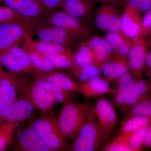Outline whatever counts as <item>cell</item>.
I'll use <instances>...</instances> for the list:
<instances>
[{"label": "cell", "instance_id": "cell-1", "mask_svg": "<svg viewBox=\"0 0 151 151\" xmlns=\"http://www.w3.org/2000/svg\"><path fill=\"white\" fill-rule=\"evenodd\" d=\"M91 106L90 102H76L71 98L63 103L57 120L60 129L67 140L73 141L77 137Z\"/></svg>", "mask_w": 151, "mask_h": 151}, {"label": "cell", "instance_id": "cell-2", "mask_svg": "<svg viewBox=\"0 0 151 151\" xmlns=\"http://www.w3.org/2000/svg\"><path fill=\"white\" fill-rule=\"evenodd\" d=\"M108 141L97 122L94 106H92L78 135L67 151H98L102 149Z\"/></svg>", "mask_w": 151, "mask_h": 151}, {"label": "cell", "instance_id": "cell-3", "mask_svg": "<svg viewBox=\"0 0 151 151\" xmlns=\"http://www.w3.org/2000/svg\"><path fill=\"white\" fill-rule=\"evenodd\" d=\"M50 151L67 150L69 144L60 129L57 117L51 110L41 111L31 126Z\"/></svg>", "mask_w": 151, "mask_h": 151}, {"label": "cell", "instance_id": "cell-4", "mask_svg": "<svg viewBox=\"0 0 151 151\" xmlns=\"http://www.w3.org/2000/svg\"><path fill=\"white\" fill-rule=\"evenodd\" d=\"M29 24L33 33L37 36L40 40L68 47L78 43L85 38L49 24L43 19L31 21Z\"/></svg>", "mask_w": 151, "mask_h": 151}, {"label": "cell", "instance_id": "cell-5", "mask_svg": "<svg viewBox=\"0 0 151 151\" xmlns=\"http://www.w3.org/2000/svg\"><path fill=\"white\" fill-rule=\"evenodd\" d=\"M44 20L83 37L94 35L93 25L69 14L65 11L55 10L49 13Z\"/></svg>", "mask_w": 151, "mask_h": 151}, {"label": "cell", "instance_id": "cell-6", "mask_svg": "<svg viewBox=\"0 0 151 151\" xmlns=\"http://www.w3.org/2000/svg\"><path fill=\"white\" fill-rule=\"evenodd\" d=\"M29 22L0 24V53L7 51L26 39L32 36L33 33Z\"/></svg>", "mask_w": 151, "mask_h": 151}, {"label": "cell", "instance_id": "cell-7", "mask_svg": "<svg viewBox=\"0 0 151 151\" xmlns=\"http://www.w3.org/2000/svg\"><path fill=\"white\" fill-rule=\"evenodd\" d=\"M122 13L116 5L105 3L96 10L94 24L107 33L120 32Z\"/></svg>", "mask_w": 151, "mask_h": 151}, {"label": "cell", "instance_id": "cell-8", "mask_svg": "<svg viewBox=\"0 0 151 151\" xmlns=\"http://www.w3.org/2000/svg\"><path fill=\"white\" fill-rule=\"evenodd\" d=\"M94 109L98 124L108 140L116 130L119 121L115 106L107 98L101 97L96 101Z\"/></svg>", "mask_w": 151, "mask_h": 151}, {"label": "cell", "instance_id": "cell-9", "mask_svg": "<svg viewBox=\"0 0 151 151\" xmlns=\"http://www.w3.org/2000/svg\"><path fill=\"white\" fill-rule=\"evenodd\" d=\"M20 91L34 108L41 111L51 110L56 103L55 98L51 93L31 83L29 84L24 78L22 79Z\"/></svg>", "mask_w": 151, "mask_h": 151}, {"label": "cell", "instance_id": "cell-10", "mask_svg": "<svg viewBox=\"0 0 151 151\" xmlns=\"http://www.w3.org/2000/svg\"><path fill=\"white\" fill-rule=\"evenodd\" d=\"M22 78L3 70L0 75V111L15 102Z\"/></svg>", "mask_w": 151, "mask_h": 151}, {"label": "cell", "instance_id": "cell-11", "mask_svg": "<svg viewBox=\"0 0 151 151\" xmlns=\"http://www.w3.org/2000/svg\"><path fill=\"white\" fill-rule=\"evenodd\" d=\"M0 4L14 10L30 21L45 18L48 14L37 0H0Z\"/></svg>", "mask_w": 151, "mask_h": 151}, {"label": "cell", "instance_id": "cell-12", "mask_svg": "<svg viewBox=\"0 0 151 151\" xmlns=\"http://www.w3.org/2000/svg\"><path fill=\"white\" fill-rule=\"evenodd\" d=\"M149 42L141 37L135 38L132 40V44L127 57L130 71L138 79L142 78L144 62L147 52Z\"/></svg>", "mask_w": 151, "mask_h": 151}, {"label": "cell", "instance_id": "cell-13", "mask_svg": "<svg viewBox=\"0 0 151 151\" xmlns=\"http://www.w3.org/2000/svg\"><path fill=\"white\" fill-rule=\"evenodd\" d=\"M95 6L93 0H64L61 8L72 16L93 25Z\"/></svg>", "mask_w": 151, "mask_h": 151}, {"label": "cell", "instance_id": "cell-14", "mask_svg": "<svg viewBox=\"0 0 151 151\" xmlns=\"http://www.w3.org/2000/svg\"><path fill=\"white\" fill-rule=\"evenodd\" d=\"M139 80L129 71L119 76L112 82V103L119 109L124 104L132 88Z\"/></svg>", "mask_w": 151, "mask_h": 151}, {"label": "cell", "instance_id": "cell-15", "mask_svg": "<svg viewBox=\"0 0 151 151\" xmlns=\"http://www.w3.org/2000/svg\"><path fill=\"white\" fill-rule=\"evenodd\" d=\"M34 108L25 99L17 100L0 111V124L7 122L17 123L27 120L32 115Z\"/></svg>", "mask_w": 151, "mask_h": 151}, {"label": "cell", "instance_id": "cell-16", "mask_svg": "<svg viewBox=\"0 0 151 151\" xmlns=\"http://www.w3.org/2000/svg\"><path fill=\"white\" fill-rule=\"evenodd\" d=\"M16 147L19 151H50L37 132L31 126L25 128L20 132Z\"/></svg>", "mask_w": 151, "mask_h": 151}, {"label": "cell", "instance_id": "cell-17", "mask_svg": "<svg viewBox=\"0 0 151 151\" xmlns=\"http://www.w3.org/2000/svg\"><path fill=\"white\" fill-rule=\"evenodd\" d=\"M35 79H41L50 82L69 93L78 91L79 84L66 74L58 70L41 72L36 70L32 73Z\"/></svg>", "mask_w": 151, "mask_h": 151}, {"label": "cell", "instance_id": "cell-18", "mask_svg": "<svg viewBox=\"0 0 151 151\" xmlns=\"http://www.w3.org/2000/svg\"><path fill=\"white\" fill-rule=\"evenodd\" d=\"M23 47L37 52L48 57L58 54H65L74 56V52L68 47L42 40L35 41L32 36L24 41Z\"/></svg>", "mask_w": 151, "mask_h": 151}, {"label": "cell", "instance_id": "cell-19", "mask_svg": "<svg viewBox=\"0 0 151 151\" xmlns=\"http://www.w3.org/2000/svg\"><path fill=\"white\" fill-rule=\"evenodd\" d=\"M83 40L94 52L96 64L99 67L115 55L109 42L103 37L92 35Z\"/></svg>", "mask_w": 151, "mask_h": 151}, {"label": "cell", "instance_id": "cell-20", "mask_svg": "<svg viewBox=\"0 0 151 151\" xmlns=\"http://www.w3.org/2000/svg\"><path fill=\"white\" fill-rule=\"evenodd\" d=\"M142 21L141 14L125 7L122 15L121 32L131 40L140 37Z\"/></svg>", "mask_w": 151, "mask_h": 151}, {"label": "cell", "instance_id": "cell-21", "mask_svg": "<svg viewBox=\"0 0 151 151\" xmlns=\"http://www.w3.org/2000/svg\"><path fill=\"white\" fill-rule=\"evenodd\" d=\"M110 82L100 76L94 77L79 84L78 91L87 97H95L112 93Z\"/></svg>", "mask_w": 151, "mask_h": 151}, {"label": "cell", "instance_id": "cell-22", "mask_svg": "<svg viewBox=\"0 0 151 151\" xmlns=\"http://www.w3.org/2000/svg\"><path fill=\"white\" fill-rule=\"evenodd\" d=\"M151 81L142 78H140L135 83L119 110L123 113L127 112L143 99L151 95Z\"/></svg>", "mask_w": 151, "mask_h": 151}, {"label": "cell", "instance_id": "cell-23", "mask_svg": "<svg viewBox=\"0 0 151 151\" xmlns=\"http://www.w3.org/2000/svg\"><path fill=\"white\" fill-rule=\"evenodd\" d=\"M101 74L109 82L129 71L127 59L114 55L100 66Z\"/></svg>", "mask_w": 151, "mask_h": 151}, {"label": "cell", "instance_id": "cell-24", "mask_svg": "<svg viewBox=\"0 0 151 151\" xmlns=\"http://www.w3.org/2000/svg\"><path fill=\"white\" fill-rule=\"evenodd\" d=\"M103 37L109 42L115 55L127 59L132 44L131 40L121 32L107 33Z\"/></svg>", "mask_w": 151, "mask_h": 151}, {"label": "cell", "instance_id": "cell-25", "mask_svg": "<svg viewBox=\"0 0 151 151\" xmlns=\"http://www.w3.org/2000/svg\"><path fill=\"white\" fill-rule=\"evenodd\" d=\"M149 127H145L137 131L119 133L113 139L126 145L133 151H141Z\"/></svg>", "mask_w": 151, "mask_h": 151}, {"label": "cell", "instance_id": "cell-26", "mask_svg": "<svg viewBox=\"0 0 151 151\" xmlns=\"http://www.w3.org/2000/svg\"><path fill=\"white\" fill-rule=\"evenodd\" d=\"M70 71V75L80 84L102 75L100 67L93 64L76 65Z\"/></svg>", "mask_w": 151, "mask_h": 151}, {"label": "cell", "instance_id": "cell-27", "mask_svg": "<svg viewBox=\"0 0 151 151\" xmlns=\"http://www.w3.org/2000/svg\"><path fill=\"white\" fill-rule=\"evenodd\" d=\"M151 125V116L127 117L121 122L119 133L137 131Z\"/></svg>", "mask_w": 151, "mask_h": 151}, {"label": "cell", "instance_id": "cell-28", "mask_svg": "<svg viewBox=\"0 0 151 151\" xmlns=\"http://www.w3.org/2000/svg\"><path fill=\"white\" fill-rule=\"evenodd\" d=\"M31 83L51 93L57 103L63 104L65 101L71 98L73 95L72 93L64 91L54 84L45 80L35 79Z\"/></svg>", "mask_w": 151, "mask_h": 151}, {"label": "cell", "instance_id": "cell-29", "mask_svg": "<svg viewBox=\"0 0 151 151\" xmlns=\"http://www.w3.org/2000/svg\"><path fill=\"white\" fill-rule=\"evenodd\" d=\"M74 54L76 65L89 64L97 65L94 52L83 40L78 44Z\"/></svg>", "mask_w": 151, "mask_h": 151}, {"label": "cell", "instance_id": "cell-30", "mask_svg": "<svg viewBox=\"0 0 151 151\" xmlns=\"http://www.w3.org/2000/svg\"><path fill=\"white\" fill-rule=\"evenodd\" d=\"M26 50L28 53L32 65L37 70L41 72L59 70L52 65L47 56L34 50L27 49Z\"/></svg>", "mask_w": 151, "mask_h": 151}, {"label": "cell", "instance_id": "cell-31", "mask_svg": "<svg viewBox=\"0 0 151 151\" xmlns=\"http://www.w3.org/2000/svg\"><path fill=\"white\" fill-rule=\"evenodd\" d=\"M16 128V122H7L0 124V151L6 150L12 145Z\"/></svg>", "mask_w": 151, "mask_h": 151}, {"label": "cell", "instance_id": "cell-32", "mask_svg": "<svg viewBox=\"0 0 151 151\" xmlns=\"http://www.w3.org/2000/svg\"><path fill=\"white\" fill-rule=\"evenodd\" d=\"M18 61L24 69L25 73H33L36 69L31 61L29 55L25 49L17 46L13 47L8 50Z\"/></svg>", "mask_w": 151, "mask_h": 151}, {"label": "cell", "instance_id": "cell-33", "mask_svg": "<svg viewBox=\"0 0 151 151\" xmlns=\"http://www.w3.org/2000/svg\"><path fill=\"white\" fill-rule=\"evenodd\" d=\"M30 21L9 7L0 6V24L19 23H28Z\"/></svg>", "mask_w": 151, "mask_h": 151}, {"label": "cell", "instance_id": "cell-34", "mask_svg": "<svg viewBox=\"0 0 151 151\" xmlns=\"http://www.w3.org/2000/svg\"><path fill=\"white\" fill-rule=\"evenodd\" d=\"M151 116V95L143 99L129 111L123 113L124 118L132 116Z\"/></svg>", "mask_w": 151, "mask_h": 151}, {"label": "cell", "instance_id": "cell-35", "mask_svg": "<svg viewBox=\"0 0 151 151\" xmlns=\"http://www.w3.org/2000/svg\"><path fill=\"white\" fill-rule=\"evenodd\" d=\"M0 63L13 74L25 73L24 69L17 60L8 51L0 53Z\"/></svg>", "mask_w": 151, "mask_h": 151}, {"label": "cell", "instance_id": "cell-36", "mask_svg": "<svg viewBox=\"0 0 151 151\" xmlns=\"http://www.w3.org/2000/svg\"><path fill=\"white\" fill-rule=\"evenodd\" d=\"M52 65L58 70L72 69L76 64L74 56L65 54H58L47 57Z\"/></svg>", "mask_w": 151, "mask_h": 151}, {"label": "cell", "instance_id": "cell-37", "mask_svg": "<svg viewBox=\"0 0 151 151\" xmlns=\"http://www.w3.org/2000/svg\"><path fill=\"white\" fill-rule=\"evenodd\" d=\"M126 8L141 14L151 9V0H128Z\"/></svg>", "mask_w": 151, "mask_h": 151}, {"label": "cell", "instance_id": "cell-38", "mask_svg": "<svg viewBox=\"0 0 151 151\" xmlns=\"http://www.w3.org/2000/svg\"><path fill=\"white\" fill-rule=\"evenodd\" d=\"M151 34V9L146 13L142 19L140 37L146 39Z\"/></svg>", "mask_w": 151, "mask_h": 151}, {"label": "cell", "instance_id": "cell-39", "mask_svg": "<svg viewBox=\"0 0 151 151\" xmlns=\"http://www.w3.org/2000/svg\"><path fill=\"white\" fill-rule=\"evenodd\" d=\"M101 151H133L129 147L123 143L113 139L107 143L100 150Z\"/></svg>", "mask_w": 151, "mask_h": 151}, {"label": "cell", "instance_id": "cell-40", "mask_svg": "<svg viewBox=\"0 0 151 151\" xmlns=\"http://www.w3.org/2000/svg\"><path fill=\"white\" fill-rule=\"evenodd\" d=\"M42 8L48 13L61 8L64 0H37Z\"/></svg>", "mask_w": 151, "mask_h": 151}, {"label": "cell", "instance_id": "cell-41", "mask_svg": "<svg viewBox=\"0 0 151 151\" xmlns=\"http://www.w3.org/2000/svg\"><path fill=\"white\" fill-rule=\"evenodd\" d=\"M143 72L148 80L151 81V50L147 52L144 62Z\"/></svg>", "mask_w": 151, "mask_h": 151}, {"label": "cell", "instance_id": "cell-42", "mask_svg": "<svg viewBox=\"0 0 151 151\" xmlns=\"http://www.w3.org/2000/svg\"><path fill=\"white\" fill-rule=\"evenodd\" d=\"M143 148L151 149V125L149 126L147 130Z\"/></svg>", "mask_w": 151, "mask_h": 151}, {"label": "cell", "instance_id": "cell-43", "mask_svg": "<svg viewBox=\"0 0 151 151\" xmlns=\"http://www.w3.org/2000/svg\"><path fill=\"white\" fill-rule=\"evenodd\" d=\"M3 70H4V69H3L2 67L1 64V63H0V75H1L2 72H3Z\"/></svg>", "mask_w": 151, "mask_h": 151}, {"label": "cell", "instance_id": "cell-44", "mask_svg": "<svg viewBox=\"0 0 151 151\" xmlns=\"http://www.w3.org/2000/svg\"><path fill=\"white\" fill-rule=\"evenodd\" d=\"M98 1L102 2H108L111 1H114V0H98Z\"/></svg>", "mask_w": 151, "mask_h": 151}, {"label": "cell", "instance_id": "cell-45", "mask_svg": "<svg viewBox=\"0 0 151 151\" xmlns=\"http://www.w3.org/2000/svg\"><path fill=\"white\" fill-rule=\"evenodd\" d=\"M149 43H150V45H151V35L150 37V41H149Z\"/></svg>", "mask_w": 151, "mask_h": 151}]
</instances>
